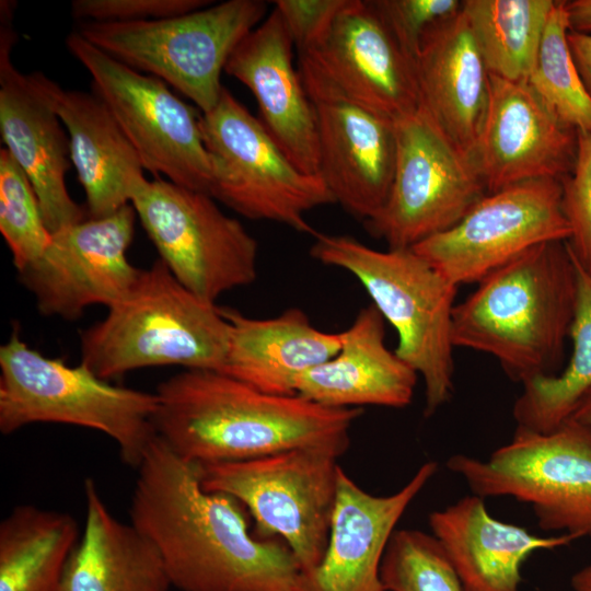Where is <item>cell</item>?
<instances>
[{
  "instance_id": "6da1fadb",
  "label": "cell",
  "mask_w": 591,
  "mask_h": 591,
  "mask_svg": "<svg viewBox=\"0 0 591 591\" xmlns=\"http://www.w3.org/2000/svg\"><path fill=\"white\" fill-rule=\"evenodd\" d=\"M138 468L130 522L159 551L181 591H308V578L282 542L256 538L242 505L206 490L199 466L155 438Z\"/></svg>"
},
{
  "instance_id": "7a4b0ae2",
  "label": "cell",
  "mask_w": 591,
  "mask_h": 591,
  "mask_svg": "<svg viewBox=\"0 0 591 591\" xmlns=\"http://www.w3.org/2000/svg\"><path fill=\"white\" fill-rule=\"evenodd\" d=\"M153 424L176 455L196 465L252 460L298 448L343 455L362 408H332L271 395L220 371L186 369L157 389Z\"/></svg>"
},
{
  "instance_id": "3957f363",
  "label": "cell",
  "mask_w": 591,
  "mask_h": 591,
  "mask_svg": "<svg viewBox=\"0 0 591 591\" xmlns=\"http://www.w3.org/2000/svg\"><path fill=\"white\" fill-rule=\"evenodd\" d=\"M577 263L567 241L532 247L456 303L454 347L495 358L524 384L556 374L577 304Z\"/></svg>"
},
{
  "instance_id": "277c9868",
  "label": "cell",
  "mask_w": 591,
  "mask_h": 591,
  "mask_svg": "<svg viewBox=\"0 0 591 591\" xmlns=\"http://www.w3.org/2000/svg\"><path fill=\"white\" fill-rule=\"evenodd\" d=\"M229 340L223 310L192 293L158 259L102 321L81 331V363L106 381L163 366L221 372Z\"/></svg>"
},
{
  "instance_id": "5b68a950",
  "label": "cell",
  "mask_w": 591,
  "mask_h": 591,
  "mask_svg": "<svg viewBox=\"0 0 591 591\" xmlns=\"http://www.w3.org/2000/svg\"><path fill=\"white\" fill-rule=\"evenodd\" d=\"M310 253L357 278L395 328V354L424 381L425 416L449 402L454 387L452 318L459 287L413 248L378 251L348 235L317 232Z\"/></svg>"
},
{
  "instance_id": "8992f818",
  "label": "cell",
  "mask_w": 591,
  "mask_h": 591,
  "mask_svg": "<svg viewBox=\"0 0 591 591\" xmlns=\"http://www.w3.org/2000/svg\"><path fill=\"white\" fill-rule=\"evenodd\" d=\"M155 393L111 384L88 367L69 366L30 347L12 331L0 347V431L49 422L94 429L112 438L123 462L138 467L157 438Z\"/></svg>"
},
{
  "instance_id": "52a82bcc",
  "label": "cell",
  "mask_w": 591,
  "mask_h": 591,
  "mask_svg": "<svg viewBox=\"0 0 591 591\" xmlns=\"http://www.w3.org/2000/svg\"><path fill=\"white\" fill-rule=\"evenodd\" d=\"M267 7L229 0L161 20L81 22L77 31L114 59L173 86L204 114L219 102L231 54L264 21Z\"/></svg>"
},
{
  "instance_id": "ba28073f",
  "label": "cell",
  "mask_w": 591,
  "mask_h": 591,
  "mask_svg": "<svg viewBox=\"0 0 591 591\" xmlns=\"http://www.w3.org/2000/svg\"><path fill=\"white\" fill-rule=\"evenodd\" d=\"M199 121L211 165L210 197L245 218L317 234L305 215L335 204L320 175L300 171L262 121L225 88Z\"/></svg>"
},
{
  "instance_id": "9c48e42d",
  "label": "cell",
  "mask_w": 591,
  "mask_h": 591,
  "mask_svg": "<svg viewBox=\"0 0 591 591\" xmlns=\"http://www.w3.org/2000/svg\"><path fill=\"white\" fill-rule=\"evenodd\" d=\"M447 467L473 495L530 506L544 531L591 538V431L571 418L546 433L515 430L486 460L453 454Z\"/></svg>"
},
{
  "instance_id": "30bf717a",
  "label": "cell",
  "mask_w": 591,
  "mask_h": 591,
  "mask_svg": "<svg viewBox=\"0 0 591 591\" xmlns=\"http://www.w3.org/2000/svg\"><path fill=\"white\" fill-rule=\"evenodd\" d=\"M339 455L298 448L265 456L199 466L202 487L246 507L262 536H279L306 576L325 554L336 502Z\"/></svg>"
},
{
  "instance_id": "8fae6325",
  "label": "cell",
  "mask_w": 591,
  "mask_h": 591,
  "mask_svg": "<svg viewBox=\"0 0 591 591\" xmlns=\"http://www.w3.org/2000/svg\"><path fill=\"white\" fill-rule=\"evenodd\" d=\"M130 205L159 259L199 299L216 304L257 278V241L209 195L158 177L147 181Z\"/></svg>"
},
{
  "instance_id": "7c38bea8",
  "label": "cell",
  "mask_w": 591,
  "mask_h": 591,
  "mask_svg": "<svg viewBox=\"0 0 591 591\" xmlns=\"http://www.w3.org/2000/svg\"><path fill=\"white\" fill-rule=\"evenodd\" d=\"M66 46L90 73L93 92L138 152L144 170L208 195L211 165L195 108L164 81L114 59L77 30L66 37Z\"/></svg>"
},
{
  "instance_id": "4fadbf2b",
  "label": "cell",
  "mask_w": 591,
  "mask_h": 591,
  "mask_svg": "<svg viewBox=\"0 0 591 591\" xmlns=\"http://www.w3.org/2000/svg\"><path fill=\"white\" fill-rule=\"evenodd\" d=\"M395 126L391 190L380 211L363 223L389 248H412L455 225L487 192L470 157L422 106Z\"/></svg>"
},
{
  "instance_id": "5bb4252c",
  "label": "cell",
  "mask_w": 591,
  "mask_h": 591,
  "mask_svg": "<svg viewBox=\"0 0 591 591\" xmlns=\"http://www.w3.org/2000/svg\"><path fill=\"white\" fill-rule=\"evenodd\" d=\"M561 181H524L484 196L452 228L412 247L450 282L478 283L540 244L568 241Z\"/></svg>"
},
{
  "instance_id": "9a60e30c",
  "label": "cell",
  "mask_w": 591,
  "mask_h": 591,
  "mask_svg": "<svg viewBox=\"0 0 591 591\" xmlns=\"http://www.w3.org/2000/svg\"><path fill=\"white\" fill-rule=\"evenodd\" d=\"M298 71L301 79L394 123L421 106L415 60L372 0H347L326 37L299 54Z\"/></svg>"
},
{
  "instance_id": "2e32d148",
  "label": "cell",
  "mask_w": 591,
  "mask_h": 591,
  "mask_svg": "<svg viewBox=\"0 0 591 591\" xmlns=\"http://www.w3.org/2000/svg\"><path fill=\"white\" fill-rule=\"evenodd\" d=\"M136 217L127 205L111 216L86 218L53 233L43 255L19 271L38 312L73 321L91 305L108 309L118 303L141 273L127 257Z\"/></svg>"
},
{
  "instance_id": "e0dca14e",
  "label": "cell",
  "mask_w": 591,
  "mask_h": 591,
  "mask_svg": "<svg viewBox=\"0 0 591 591\" xmlns=\"http://www.w3.org/2000/svg\"><path fill=\"white\" fill-rule=\"evenodd\" d=\"M10 12L1 13L0 132L26 174L51 233L89 218L70 196V141L57 113L58 83L42 72L22 73L11 61L16 39Z\"/></svg>"
},
{
  "instance_id": "ac0fdd59",
  "label": "cell",
  "mask_w": 591,
  "mask_h": 591,
  "mask_svg": "<svg viewBox=\"0 0 591 591\" xmlns=\"http://www.w3.org/2000/svg\"><path fill=\"white\" fill-rule=\"evenodd\" d=\"M578 130L561 120L528 81L489 73V99L468 154L487 194L537 178L563 179L573 169Z\"/></svg>"
},
{
  "instance_id": "d6986e66",
  "label": "cell",
  "mask_w": 591,
  "mask_h": 591,
  "mask_svg": "<svg viewBox=\"0 0 591 591\" xmlns=\"http://www.w3.org/2000/svg\"><path fill=\"white\" fill-rule=\"evenodd\" d=\"M318 137V175L335 202L363 222L384 206L396 161L395 123L310 80Z\"/></svg>"
},
{
  "instance_id": "ffe728a7",
  "label": "cell",
  "mask_w": 591,
  "mask_h": 591,
  "mask_svg": "<svg viewBox=\"0 0 591 591\" xmlns=\"http://www.w3.org/2000/svg\"><path fill=\"white\" fill-rule=\"evenodd\" d=\"M293 42L276 8L231 54L224 71L253 93L259 120L289 160L318 175L316 114L292 61Z\"/></svg>"
},
{
  "instance_id": "44dd1931",
  "label": "cell",
  "mask_w": 591,
  "mask_h": 591,
  "mask_svg": "<svg viewBox=\"0 0 591 591\" xmlns=\"http://www.w3.org/2000/svg\"><path fill=\"white\" fill-rule=\"evenodd\" d=\"M438 471L424 463L396 493L374 496L339 471L328 543L308 578V591H383L380 569L395 526Z\"/></svg>"
},
{
  "instance_id": "7402d4cb",
  "label": "cell",
  "mask_w": 591,
  "mask_h": 591,
  "mask_svg": "<svg viewBox=\"0 0 591 591\" xmlns=\"http://www.w3.org/2000/svg\"><path fill=\"white\" fill-rule=\"evenodd\" d=\"M340 334L339 351L301 375L296 394L332 408L408 406L418 374L387 348L380 311L373 304L361 309Z\"/></svg>"
},
{
  "instance_id": "603a6c76",
  "label": "cell",
  "mask_w": 591,
  "mask_h": 591,
  "mask_svg": "<svg viewBox=\"0 0 591 591\" xmlns=\"http://www.w3.org/2000/svg\"><path fill=\"white\" fill-rule=\"evenodd\" d=\"M415 68L421 106L468 155L486 115L489 73L461 10L425 32Z\"/></svg>"
},
{
  "instance_id": "cb8c5ba5",
  "label": "cell",
  "mask_w": 591,
  "mask_h": 591,
  "mask_svg": "<svg viewBox=\"0 0 591 591\" xmlns=\"http://www.w3.org/2000/svg\"><path fill=\"white\" fill-rule=\"evenodd\" d=\"M428 521L463 591H520L521 566L532 553L577 540L569 534L538 536L499 521L476 495L431 512Z\"/></svg>"
},
{
  "instance_id": "d4e9b609",
  "label": "cell",
  "mask_w": 591,
  "mask_h": 591,
  "mask_svg": "<svg viewBox=\"0 0 591 591\" xmlns=\"http://www.w3.org/2000/svg\"><path fill=\"white\" fill-rule=\"evenodd\" d=\"M230 324L227 361L221 372L271 395H296L298 379L332 359L341 334L321 331L300 309L270 318H253L222 309Z\"/></svg>"
},
{
  "instance_id": "484cf974",
  "label": "cell",
  "mask_w": 591,
  "mask_h": 591,
  "mask_svg": "<svg viewBox=\"0 0 591 591\" xmlns=\"http://www.w3.org/2000/svg\"><path fill=\"white\" fill-rule=\"evenodd\" d=\"M56 107L68 131L89 218H104L130 205L147 182L144 167L105 103L94 92L60 86Z\"/></svg>"
},
{
  "instance_id": "4316f807",
  "label": "cell",
  "mask_w": 591,
  "mask_h": 591,
  "mask_svg": "<svg viewBox=\"0 0 591 591\" xmlns=\"http://www.w3.org/2000/svg\"><path fill=\"white\" fill-rule=\"evenodd\" d=\"M84 530L68 560L63 591H170L157 547L111 512L92 478L84 482Z\"/></svg>"
},
{
  "instance_id": "83f0119b",
  "label": "cell",
  "mask_w": 591,
  "mask_h": 591,
  "mask_svg": "<svg viewBox=\"0 0 591 591\" xmlns=\"http://www.w3.org/2000/svg\"><path fill=\"white\" fill-rule=\"evenodd\" d=\"M79 526L66 512L19 505L0 523V591H63Z\"/></svg>"
},
{
  "instance_id": "f1b7e54d",
  "label": "cell",
  "mask_w": 591,
  "mask_h": 591,
  "mask_svg": "<svg viewBox=\"0 0 591 591\" xmlns=\"http://www.w3.org/2000/svg\"><path fill=\"white\" fill-rule=\"evenodd\" d=\"M554 0H464L466 19L488 73L526 81Z\"/></svg>"
},
{
  "instance_id": "f546056e",
  "label": "cell",
  "mask_w": 591,
  "mask_h": 591,
  "mask_svg": "<svg viewBox=\"0 0 591 591\" xmlns=\"http://www.w3.org/2000/svg\"><path fill=\"white\" fill-rule=\"evenodd\" d=\"M576 263L578 292L569 334L571 357L560 373L522 384L512 408L515 430L540 433L555 430L571 417L591 389V275Z\"/></svg>"
},
{
  "instance_id": "4dcf8cb0",
  "label": "cell",
  "mask_w": 591,
  "mask_h": 591,
  "mask_svg": "<svg viewBox=\"0 0 591 591\" xmlns=\"http://www.w3.org/2000/svg\"><path fill=\"white\" fill-rule=\"evenodd\" d=\"M569 31L565 1H555L526 81L561 120L591 135V97L572 59Z\"/></svg>"
},
{
  "instance_id": "1f68e13d",
  "label": "cell",
  "mask_w": 591,
  "mask_h": 591,
  "mask_svg": "<svg viewBox=\"0 0 591 591\" xmlns=\"http://www.w3.org/2000/svg\"><path fill=\"white\" fill-rule=\"evenodd\" d=\"M0 232L18 271L37 260L53 236L31 182L5 148L0 150Z\"/></svg>"
},
{
  "instance_id": "d6a6232c",
  "label": "cell",
  "mask_w": 591,
  "mask_h": 591,
  "mask_svg": "<svg viewBox=\"0 0 591 591\" xmlns=\"http://www.w3.org/2000/svg\"><path fill=\"white\" fill-rule=\"evenodd\" d=\"M383 591H463L460 579L432 534L395 530L385 549Z\"/></svg>"
},
{
  "instance_id": "836d02e7",
  "label": "cell",
  "mask_w": 591,
  "mask_h": 591,
  "mask_svg": "<svg viewBox=\"0 0 591 591\" xmlns=\"http://www.w3.org/2000/svg\"><path fill=\"white\" fill-rule=\"evenodd\" d=\"M561 208L571 234L567 241L579 265L591 275V135L578 130L573 169L561 179Z\"/></svg>"
},
{
  "instance_id": "e575fe53",
  "label": "cell",
  "mask_w": 591,
  "mask_h": 591,
  "mask_svg": "<svg viewBox=\"0 0 591 591\" xmlns=\"http://www.w3.org/2000/svg\"><path fill=\"white\" fill-rule=\"evenodd\" d=\"M402 48L415 60L425 32L456 14L459 0H372Z\"/></svg>"
},
{
  "instance_id": "d590c367",
  "label": "cell",
  "mask_w": 591,
  "mask_h": 591,
  "mask_svg": "<svg viewBox=\"0 0 591 591\" xmlns=\"http://www.w3.org/2000/svg\"><path fill=\"white\" fill-rule=\"evenodd\" d=\"M211 0H74L71 15L81 22H138L183 15Z\"/></svg>"
},
{
  "instance_id": "8d00e7d4",
  "label": "cell",
  "mask_w": 591,
  "mask_h": 591,
  "mask_svg": "<svg viewBox=\"0 0 591 591\" xmlns=\"http://www.w3.org/2000/svg\"><path fill=\"white\" fill-rule=\"evenodd\" d=\"M347 0H277L287 31L299 54L316 47L328 34Z\"/></svg>"
},
{
  "instance_id": "74e56055",
  "label": "cell",
  "mask_w": 591,
  "mask_h": 591,
  "mask_svg": "<svg viewBox=\"0 0 591 591\" xmlns=\"http://www.w3.org/2000/svg\"><path fill=\"white\" fill-rule=\"evenodd\" d=\"M567 40L577 70L591 97V35L570 30Z\"/></svg>"
},
{
  "instance_id": "f35d334b",
  "label": "cell",
  "mask_w": 591,
  "mask_h": 591,
  "mask_svg": "<svg viewBox=\"0 0 591 591\" xmlns=\"http://www.w3.org/2000/svg\"><path fill=\"white\" fill-rule=\"evenodd\" d=\"M571 31L591 35V0L565 1Z\"/></svg>"
},
{
  "instance_id": "ab89813d",
  "label": "cell",
  "mask_w": 591,
  "mask_h": 591,
  "mask_svg": "<svg viewBox=\"0 0 591 591\" xmlns=\"http://www.w3.org/2000/svg\"><path fill=\"white\" fill-rule=\"evenodd\" d=\"M570 418L591 431V389L581 397Z\"/></svg>"
},
{
  "instance_id": "60d3db41",
  "label": "cell",
  "mask_w": 591,
  "mask_h": 591,
  "mask_svg": "<svg viewBox=\"0 0 591 591\" xmlns=\"http://www.w3.org/2000/svg\"><path fill=\"white\" fill-rule=\"evenodd\" d=\"M570 583L575 591H591V565L573 573Z\"/></svg>"
}]
</instances>
